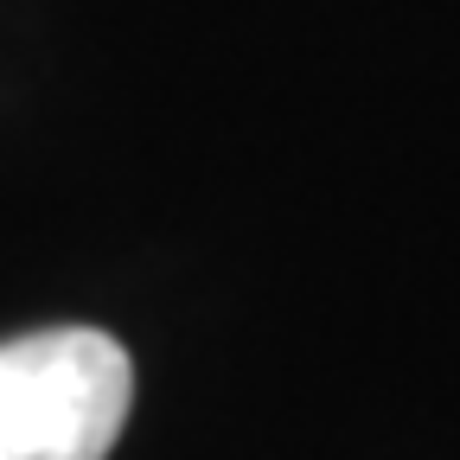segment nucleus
I'll return each instance as SVG.
<instances>
[{
	"label": "nucleus",
	"mask_w": 460,
	"mask_h": 460,
	"mask_svg": "<svg viewBox=\"0 0 460 460\" xmlns=\"http://www.w3.org/2000/svg\"><path fill=\"white\" fill-rule=\"evenodd\" d=\"M135 365L102 326H45L0 345V460H109Z\"/></svg>",
	"instance_id": "1"
}]
</instances>
